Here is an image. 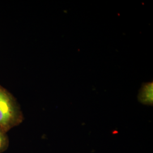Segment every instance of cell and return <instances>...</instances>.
Returning a JSON list of instances; mask_svg holds the SVG:
<instances>
[{
  "instance_id": "1",
  "label": "cell",
  "mask_w": 153,
  "mask_h": 153,
  "mask_svg": "<svg viewBox=\"0 0 153 153\" xmlns=\"http://www.w3.org/2000/svg\"><path fill=\"white\" fill-rule=\"evenodd\" d=\"M23 120V115L16 98L0 85V129L7 133Z\"/></svg>"
},
{
  "instance_id": "2",
  "label": "cell",
  "mask_w": 153,
  "mask_h": 153,
  "mask_svg": "<svg viewBox=\"0 0 153 153\" xmlns=\"http://www.w3.org/2000/svg\"><path fill=\"white\" fill-rule=\"evenodd\" d=\"M153 82L145 83L142 85L138 95L139 101L143 104L152 105L153 102Z\"/></svg>"
},
{
  "instance_id": "3",
  "label": "cell",
  "mask_w": 153,
  "mask_h": 153,
  "mask_svg": "<svg viewBox=\"0 0 153 153\" xmlns=\"http://www.w3.org/2000/svg\"><path fill=\"white\" fill-rule=\"evenodd\" d=\"M9 138L6 133L0 129V153H3L9 146Z\"/></svg>"
}]
</instances>
